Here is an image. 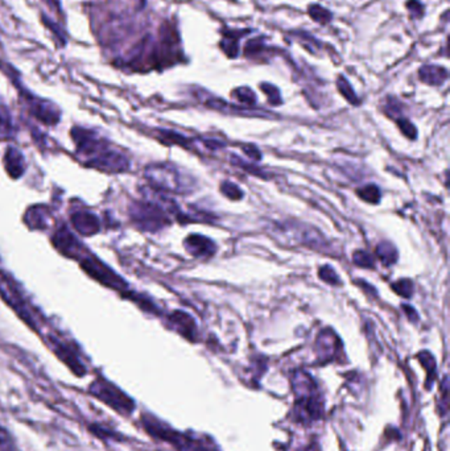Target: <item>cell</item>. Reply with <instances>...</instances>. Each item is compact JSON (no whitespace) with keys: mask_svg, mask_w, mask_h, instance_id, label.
<instances>
[{"mask_svg":"<svg viewBox=\"0 0 450 451\" xmlns=\"http://www.w3.org/2000/svg\"><path fill=\"white\" fill-rule=\"evenodd\" d=\"M74 140L78 152L85 155L86 162H94L96 168L107 171H121L127 169V160L118 152L110 149L106 142L99 140L90 131L74 128Z\"/></svg>","mask_w":450,"mask_h":451,"instance_id":"1","label":"cell"},{"mask_svg":"<svg viewBox=\"0 0 450 451\" xmlns=\"http://www.w3.org/2000/svg\"><path fill=\"white\" fill-rule=\"evenodd\" d=\"M419 77L426 85H442L448 79V70L437 65H426L419 70Z\"/></svg>","mask_w":450,"mask_h":451,"instance_id":"12","label":"cell"},{"mask_svg":"<svg viewBox=\"0 0 450 451\" xmlns=\"http://www.w3.org/2000/svg\"><path fill=\"white\" fill-rule=\"evenodd\" d=\"M309 16L320 24H328L329 22L331 20V13H329L327 8L318 6V4H312L309 6L308 10Z\"/></svg>","mask_w":450,"mask_h":451,"instance_id":"19","label":"cell"},{"mask_svg":"<svg viewBox=\"0 0 450 451\" xmlns=\"http://www.w3.org/2000/svg\"><path fill=\"white\" fill-rule=\"evenodd\" d=\"M337 87H338L340 93L345 97V99H347L352 105H359V99L357 97V94L354 93L353 87L345 77H342V75L338 77Z\"/></svg>","mask_w":450,"mask_h":451,"instance_id":"18","label":"cell"},{"mask_svg":"<svg viewBox=\"0 0 450 451\" xmlns=\"http://www.w3.org/2000/svg\"><path fill=\"white\" fill-rule=\"evenodd\" d=\"M0 128L1 130H10L11 128L10 116H8L7 111L4 110L1 106H0Z\"/></svg>","mask_w":450,"mask_h":451,"instance_id":"30","label":"cell"},{"mask_svg":"<svg viewBox=\"0 0 450 451\" xmlns=\"http://www.w3.org/2000/svg\"><path fill=\"white\" fill-rule=\"evenodd\" d=\"M220 192H222L223 194L226 195L227 198L232 199V201L241 199V198L243 197L242 190H241L235 183H227V181L222 183V186H220Z\"/></svg>","mask_w":450,"mask_h":451,"instance_id":"23","label":"cell"},{"mask_svg":"<svg viewBox=\"0 0 450 451\" xmlns=\"http://www.w3.org/2000/svg\"><path fill=\"white\" fill-rule=\"evenodd\" d=\"M133 218L147 231H158L170 223L167 214L158 204H136Z\"/></svg>","mask_w":450,"mask_h":451,"instance_id":"5","label":"cell"},{"mask_svg":"<svg viewBox=\"0 0 450 451\" xmlns=\"http://www.w3.org/2000/svg\"><path fill=\"white\" fill-rule=\"evenodd\" d=\"M82 267L96 280L100 281L102 284L109 285L111 288L121 289V285H123V281L118 276H115L107 267H105L102 263H99L98 260L85 259V263L82 264Z\"/></svg>","mask_w":450,"mask_h":451,"instance_id":"8","label":"cell"},{"mask_svg":"<svg viewBox=\"0 0 450 451\" xmlns=\"http://www.w3.org/2000/svg\"><path fill=\"white\" fill-rule=\"evenodd\" d=\"M232 95L237 98L241 103H243V105H251V106H254L256 103L255 93L251 89H248V87H239V89H237Z\"/></svg>","mask_w":450,"mask_h":451,"instance_id":"21","label":"cell"},{"mask_svg":"<svg viewBox=\"0 0 450 451\" xmlns=\"http://www.w3.org/2000/svg\"><path fill=\"white\" fill-rule=\"evenodd\" d=\"M172 325L174 329L177 330L185 338L195 341L197 335V326H195V319L190 317L188 313L183 312H174L170 318Z\"/></svg>","mask_w":450,"mask_h":451,"instance_id":"11","label":"cell"},{"mask_svg":"<svg viewBox=\"0 0 450 451\" xmlns=\"http://www.w3.org/2000/svg\"><path fill=\"white\" fill-rule=\"evenodd\" d=\"M403 309L405 310V314L408 316V317L411 318V321H417V313L414 312V307L412 306H407V305H403Z\"/></svg>","mask_w":450,"mask_h":451,"instance_id":"33","label":"cell"},{"mask_svg":"<svg viewBox=\"0 0 450 451\" xmlns=\"http://www.w3.org/2000/svg\"><path fill=\"white\" fill-rule=\"evenodd\" d=\"M4 164H6V169L10 173V176H13V178L20 177L22 173L24 171V158L15 148H8V151L4 156Z\"/></svg>","mask_w":450,"mask_h":451,"instance_id":"14","label":"cell"},{"mask_svg":"<svg viewBox=\"0 0 450 451\" xmlns=\"http://www.w3.org/2000/svg\"><path fill=\"white\" fill-rule=\"evenodd\" d=\"M54 242L59 250L68 257H74L78 255V242L73 238V235L68 231L66 229H62L56 234Z\"/></svg>","mask_w":450,"mask_h":451,"instance_id":"15","label":"cell"},{"mask_svg":"<svg viewBox=\"0 0 450 451\" xmlns=\"http://www.w3.org/2000/svg\"><path fill=\"white\" fill-rule=\"evenodd\" d=\"M318 275L321 277V280L328 282V284H331V285H337L340 284V277L336 273V270L331 268L330 266H325V267H321L320 270H318Z\"/></svg>","mask_w":450,"mask_h":451,"instance_id":"26","label":"cell"},{"mask_svg":"<svg viewBox=\"0 0 450 451\" xmlns=\"http://www.w3.org/2000/svg\"><path fill=\"white\" fill-rule=\"evenodd\" d=\"M185 248L186 251L195 257H213L217 251V245L211 239L202 235H190L185 239Z\"/></svg>","mask_w":450,"mask_h":451,"instance_id":"9","label":"cell"},{"mask_svg":"<svg viewBox=\"0 0 450 451\" xmlns=\"http://www.w3.org/2000/svg\"><path fill=\"white\" fill-rule=\"evenodd\" d=\"M75 230L84 235H93L99 231V222L97 217L90 213H77L72 217Z\"/></svg>","mask_w":450,"mask_h":451,"instance_id":"13","label":"cell"},{"mask_svg":"<svg viewBox=\"0 0 450 451\" xmlns=\"http://www.w3.org/2000/svg\"><path fill=\"white\" fill-rule=\"evenodd\" d=\"M407 7L410 8L411 13H414L416 16H421L424 13V6L419 0H410L407 3Z\"/></svg>","mask_w":450,"mask_h":451,"instance_id":"29","label":"cell"},{"mask_svg":"<svg viewBox=\"0 0 450 451\" xmlns=\"http://www.w3.org/2000/svg\"><path fill=\"white\" fill-rule=\"evenodd\" d=\"M262 90L266 93V95L268 98V102L273 106H279L281 103V95H280V91L278 90V87H275L273 85H269V84H262Z\"/></svg>","mask_w":450,"mask_h":451,"instance_id":"25","label":"cell"},{"mask_svg":"<svg viewBox=\"0 0 450 451\" xmlns=\"http://www.w3.org/2000/svg\"><path fill=\"white\" fill-rule=\"evenodd\" d=\"M358 195L366 201V202H370V204H377L380 201V190L379 188L375 186V185H367V186H363L362 189H359L358 192Z\"/></svg>","mask_w":450,"mask_h":451,"instance_id":"20","label":"cell"},{"mask_svg":"<svg viewBox=\"0 0 450 451\" xmlns=\"http://www.w3.org/2000/svg\"><path fill=\"white\" fill-rule=\"evenodd\" d=\"M341 349V341L331 330H322L317 337V351L324 359H333Z\"/></svg>","mask_w":450,"mask_h":451,"instance_id":"10","label":"cell"},{"mask_svg":"<svg viewBox=\"0 0 450 451\" xmlns=\"http://www.w3.org/2000/svg\"><path fill=\"white\" fill-rule=\"evenodd\" d=\"M392 289L404 298H410L414 294V284L412 281L404 279L392 284Z\"/></svg>","mask_w":450,"mask_h":451,"instance_id":"22","label":"cell"},{"mask_svg":"<svg viewBox=\"0 0 450 451\" xmlns=\"http://www.w3.org/2000/svg\"><path fill=\"white\" fill-rule=\"evenodd\" d=\"M246 32H234V31H226L223 32V38H222V43H220V48L223 49L225 54L230 59H235L238 56V52H239V48H238V41H239V37L244 35Z\"/></svg>","mask_w":450,"mask_h":451,"instance_id":"16","label":"cell"},{"mask_svg":"<svg viewBox=\"0 0 450 451\" xmlns=\"http://www.w3.org/2000/svg\"><path fill=\"white\" fill-rule=\"evenodd\" d=\"M377 257L384 266H392L398 260V251L392 244L383 242L377 247Z\"/></svg>","mask_w":450,"mask_h":451,"instance_id":"17","label":"cell"},{"mask_svg":"<svg viewBox=\"0 0 450 451\" xmlns=\"http://www.w3.org/2000/svg\"><path fill=\"white\" fill-rule=\"evenodd\" d=\"M147 180L156 189L168 193L185 194L193 189V183L172 164H155L146 169Z\"/></svg>","mask_w":450,"mask_h":451,"instance_id":"3","label":"cell"},{"mask_svg":"<svg viewBox=\"0 0 450 451\" xmlns=\"http://www.w3.org/2000/svg\"><path fill=\"white\" fill-rule=\"evenodd\" d=\"M47 7H49L52 11H56L57 13L61 15V6H60V0H43Z\"/></svg>","mask_w":450,"mask_h":451,"instance_id":"32","label":"cell"},{"mask_svg":"<svg viewBox=\"0 0 450 451\" xmlns=\"http://www.w3.org/2000/svg\"><path fill=\"white\" fill-rule=\"evenodd\" d=\"M396 122L399 124L400 130L403 131V134L411 139H414L416 137V128H414V124L407 121V119H396Z\"/></svg>","mask_w":450,"mask_h":451,"instance_id":"28","label":"cell"},{"mask_svg":"<svg viewBox=\"0 0 450 451\" xmlns=\"http://www.w3.org/2000/svg\"><path fill=\"white\" fill-rule=\"evenodd\" d=\"M144 425H146L147 430L151 434L156 436L158 438L168 441L176 449H179L180 451H207L193 439L188 438L186 436H183V434H179V433H176L173 430H170L168 427L158 424L155 420H149V418L144 420Z\"/></svg>","mask_w":450,"mask_h":451,"instance_id":"7","label":"cell"},{"mask_svg":"<svg viewBox=\"0 0 450 451\" xmlns=\"http://www.w3.org/2000/svg\"><path fill=\"white\" fill-rule=\"evenodd\" d=\"M0 451H16L10 434L0 429Z\"/></svg>","mask_w":450,"mask_h":451,"instance_id":"27","label":"cell"},{"mask_svg":"<svg viewBox=\"0 0 450 451\" xmlns=\"http://www.w3.org/2000/svg\"><path fill=\"white\" fill-rule=\"evenodd\" d=\"M354 264L362 268H373L374 267V257L368 255L365 251H357L354 254Z\"/></svg>","mask_w":450,"mask_h":451,"instance_id":"24","label":"cell"},{"mask_svg":"<svg viewBox=\"0 0 450 451\" xmlns=\"http://www.w3.org/2000/svg\"><path fill=\"white\" fill-rule=\"evenodd\" d=\"M91 395H94L97 399L105 404H107L110 408L115 409L121 413H131L134 409V403L128 396H126L122 390L117 388L114 384L103 379H97L90 388Z\"/></svg>","mask_w":450,"mask_h":451,"instance_id":"4","label":"cell"},{"mask_svg":"<svg viewBox=\"0 0 450 451\" xmlns=\"http://www.w3.org/2000/svg\"><path fill=\"white\" fill-rule=\"evenodd\" d=\"M293 388L297 396L296 415L303 422L313 421L321 417L322 402L317 393L315 381L306 372H296L293 376Z\"/></svg>","mask_w":450,"mask_h":451,"instance_id":"2","label":"cell"},{"mask_svg":"<svg viewBox=\"0 0 450 451\" xmlns=\"http://www.w3.org/2000/svg\"><path fill=\"white\" fill-rule=\"evenodd\" d=\"M13 84H16L13 81ZM19 91H20V97L24 100L25 106L29 109V111L33 114V116L37 118L38 121L45 123V124H56L60 119V111L59 109L50 103L47 102L41 98L35 97L31 93H28L24 89V86L17 85Z\"/></svg>","mask_w":450,"mask_h":451,"instance_id":"6","label":"cell"},{"mask_svg":"<svg viewBox=\"0 0 450 451\" xmlns=\"http://www.w3.org/2000/svg\"><path fill=\"white\" fill-rule=\"evenodd\" d=\"M244 152H246V155H247V156H250L253 160H256V161H257V160L262 159L260 152H259L254 146H244Z\"/></svg>","mask_w":450,"mask_h":451,"instance_id":"31","label":"cell"}]
</instances>
